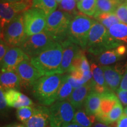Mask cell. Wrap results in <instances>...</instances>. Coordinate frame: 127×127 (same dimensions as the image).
I'll return each instance as SVG.
<instances>
[{
  "label": "cell",
  "mask_w": 127,
  "mask_h": 127,
  "mask_svg": "<svg viewBox=\"0 0 127 127\" xmlns=\"http://www.w3.org/2000/svg\"><path fill=\"white\" fill-rule=\"evenodd\" d=\"M50 126L63 127L65 124L72 121L75 108L68 100L56 101L50 108Z\"/></svg>",
  "instance_id": "cell-7"
},
{
  "label": "cell",
  "mask_w": 127,
  "mask_h": 127,
  "mask_svg": "<svg viewBox=\"0 0 127 127\" xmlns=\"http://www.w3.org/2000/svg\"><path fill=\"white\" fill-rule=\"evenodd\" d=\"M77 0H62L59 4L61 10L69 14L74 18L78 14Z\"/></svg>",
  "instance_id": "cell-30"
},
{
  "label": "cell",
  "mask_w": 127,
  "mask_h": 127,
  "mask_svg": "<svg viewBox=\"0 0 127 127\" xmlns=\"http://www.w3.org/2000/svg\"><path fill=\"white\" fill-rule=\"evenodd\" d=\"M124 113H125L127 115V106L125 107L124 108Z\"/></svg>",
  "instance_id": "cell-44"
},
{
  "label": "cell",
  "mask_w": 127,
  "mask_h": 127,
  "mask_svg": "<svg viewBox=\"0 0 127 127\" xmlns=\"http://www.w3.org/2000/svg\"><path fill=\"white\" fill-rule=\"evenodd\" d=\"M120 4V0H96V10L95 14L114 12Z\"/></svg>",
  "instance_id": "cell-26"
},
{
  "label": "cell",
  "mask_w": 127,
  "mask_h": 127,
  "mask_svg": "<svg viewBox=\"0 0 127 127\" xmlns=\"http://www.w3.org/2000/svg\"><path fill=\"white\" fill-rule=\"evenodd\" d=\"M16 71L20 77L21 86L25 88H32L39 78L44 76L43 74L36 68L31 60H24L18 65Z\"/></svg>",
  "instance_id": "cell-10"
},
{
  "label": "cell",
  "mask_w": 127,
  "mask_h": 127,
  "mask_svg": "<svg viewBox=\"0 0 127 127\" xmlns=\"http://www.w3.org/2000/svg\"><path fill=\"white\" fill-rule=\"evenodd\" d=\"M95 21L86 15L78 14L71 20L67 38L85 50L89 32Z\"/></svg>",
  "instance_id": "cell-5"
},
{
  "label": "cell",
  "mask_w": 127,
  "mask_h": 127,
  "mask_svg": "<svg viewBox=\"0 0 127 127\" xmlns=\"http://www.w3.org/2000/svg\"><path fill=\"white\" fill-rule=\"evenodd\" d=\"M109 34L115 42L124 45L127 44V24L120 23L112 25L108 30Z\"/></svg>",
  "instance_id": "cell-22"
},
{
  "label": "cell",
  "mask_w": 127,
  "mask_h": 127,
  "mask_svg": "<svg viewBox=\"0 0 127 127\" xmlns=\"http://www.w3.org/2000/svg\"><path fill=\"white\" fill-rule=\"evenodd\" d=\"M125 55L122 54L118 47L107 51L97 56V63L100 66L109 65L123 59Z\"/></svg>",
  "instance_id": "cell-21"
},
{
  "label": "cell",
  "mask_w": 127,
  "mask_h": 127,
  "mask_svg": "<svg viewBox=\"0 0 127 127\" xmlns=\"http://www.w3.org/2000/svg\"><path fill=\"white\" fill-rule=\"evenodd\" d=\"M60 43L63 47V57L60 74H64L69 72L74 58L81 50L79 46L68 38Z\"/></svg>",
  "instance_id": "cell-13"
},
{
  "label": "cell",
  "mask_w": 127,
  "mask_h": 127,
  "mask_svg": "<svg viewBox=\"0 0 127 127\" xmlns=\"http://www.w3.org/2000/svg\"><path fill=\"white\" fill-rule=\"evenodd\" d=\"M56 1H57V2H58V4H59V3H60V2H61L62 0H56Z\"/></svg>",
  "instance_id": "cell-45"
},
{
  "label": "cell",
  "mask_w": 127,
  "mask_h": 127,
  "mask_svg": "<svg viewBox=\"0 0 127 127\" xmlns=\"http://www.w3.org/2000/svg\"><path fill=\"white\" fill-rule=\"evenodd\" d=\"M50 123V108L47 106L37 105L35 107L33 115L24 125L25 127H48Z\"/></svg>",
  "instance_id": "cell-16"
},
{
  "label": "cell",
  "mask_w": 127,
  "mask_h": 127,
  "mask_svg": "<svg viewBox=\"0 0 127 127\" xmlns=\"http://www.w3.org/2000/svg\"><path fill=\"white\" fill-rule=\"evenodd\" d=\"M117 127H127V115L125 113L117 121Z\"/></svg>",
  "instance_id": "cell-38"
},
{
  "label": "cell",
  "mask_w": 127,
  "mask_h": 127,
  "mask_svg": "<svg viewBox=\"0 0 127 127\" xmlns=\"http://www.w3.org/2000/svg\"><path fill=\"white\" fill-rule=\"evenodd\" d=\"M58 4L56 0H32V7L40 9L47 17L56 10Z\"/></svg>",
  "instance_id": "cell-24"
},
{
  "label": "cell",
  "mask_w": 127,
  "mask_h": 127,
  "mask_svg": "<svg viewBox=\"0 0 127 127\" xmlns=\"http://www.w3.org/2000/svg\"><path fill=\"white\" fill-rule=\"evenodd\" d=\"M117 95L121 104L125 107L127 106V90H119L117 92Z\"/></svg>",
  "instance_id": "cell-37"
},
{
  "label": "cell",
  "mask_w": 127,
  "mask_h": 127,
  "mask_svg": "<svg viewBox=\"0 0 127 127\" xmlns=\"http://www.w3.org/2000/svg\"><path fill=\"white\" fill-rule=\"evenodd\" d=\"M94 17L108 30L112 25L121 23L115 12H102L96 14L94 15Z\"/></svg>",
  "instance_id": "cell-25"
},
{
  "label": "cell",
  "mask_w": 127,
  "mask_h": 127,
  "mask_svg": "<svg viewBox=\"0 0 127 127\" xmlns=\"http://www.w3.org/2000/svg\"><path fill=\"white\" fill-rule=\"evenodd\" d=\"M35 111L34 106H27L17 108L16 115L17 118L20 121L25 123L33 115Z\"/></svg>",
  "instance_id": "cell-31"
},
{
  "label": "cell",
  "mask_w": 127,
  "mask_h": 127,
  "mask_svg": "<svg viewBox=\"0 0 127 127\" xmlns=\"http://www.w3.org/2000/svg\"><path fill=\"white\" fill-rule=\"evenodd\" d=\"M92 90L93 86L91 80L82 86L74 89L70 96L68 98V101L75 109L81 108L82 106L85 103L87 96Z\"/></svg>",
  "instance_id": "cell-18"
},
{
  "label": "cell",
  "mask_w": 127,
  "mask_h": 127,
  "mask_svg": "<svg viewBox=\"0 0 127 127\" xmlns=\"http://www.w3.org/2000/svg\"><path fill=\"white\" fill-rule=\"evenodd\" d=\"M123 1H124V2H126V3H127V0H123Z\"/></svg>",
  "instance_id": "cell-46"
},
{
  "label": "cell",
  "mask_w": 127,
  "mask_h": 127,
  "mask_svg": "<svg viewBox=\"0 0 127 127\" xmlns=\"http://www.w3.org/2000/svg\"><path fill=\"white\" fill-rule=\"evenodd\" d=\"M104 72L107 86L111 91L116 93L120 87L124 72L123 69L115 66H101Z\"/></svg>",
  "instance_id": "cell-15"
},
{
  "label": "cell",
  "mask_w": 127,
  "mask_h": 127,
  "mask_svg": "<svg viewBox=\"0 0 127 127\" xmlns=\"http://www.w3.org/2000/svg\"><path fill=\"white\" fill-rule=\"evenodd\" d=\"M63 127H82V125H80L74 123H69L64 125V126Z\"/></svg>",
  "instance_id": "cell-40"
},
{
  "label": "cell",
  "mask_w": 127,
  "mask_h": 127,
  "mask_svg": "<svg viewBox=\"0 0 127 127\" xmlns=\"http://www.w3.org/2000/svg\"><path fill=\"white\" fill-rule=\"evenodd\" d=\"M50 127H51V126H50Z\"/></svg>",
  "instance_id": "cell-48"
},
{
  "label": "cell",
  "mask_w": 127,
  "mask_h": 127,
  "mask_svg": "<svg viewBox=\"0 0 127 127\" xmlns=\"http://www.w3.org/2000/svg\"><path fill=\"white\" fill-rule=\"evenodd\" d=\"M4 92L5 98L8 107L14 108V105L17 102L20 98L21 93L14 89L5 90Z\"/></svg>",
  "instance_id": "cell-32"
},
{
  "label": "cell",
  "mask_w": 127,
  "mask_h": 127,
  "mask_svg": "<svg viewBox=\"0 0 127 127\" xmlns=\"http://www.w3.org/2000/svg\"><path fill=\"white\" fill-rule=\"evenodd\" d=\"M77 8L84 15L94 17L96 10V0H81L77 2Z\"/></svg>",
  "instance_id": "cell-28"
},
{
  "label": "cell",
  "mask_w": 127,
  "mask_h": 127,
  "mask_svg": "<svg viewBox=\"0 0 127 127\" xmlns=\"http://www.w3.org/2000/svg\"><path fill=\"white\" fill-rule=\"evenodd\" d=\"M96 120L95 115H89L85 109L80 108L75 112L72 123L82 125L84 127H92Z\"/></svg>",
  "instance_id": "cell-23"
},
{
  "label": "cell",
  "mask_w": 127,
  "mask_h": 127,
  "mask_svg": "<svg viewBox=\"0 0 127 127\" xmlns=\"http://www.w3.org/2000/svg\"><path fill=\"white\" fill-rule=\"evenodd\" d=\"M30 57L20 47H10L1 63V72L15 71L21 63L30 60Z\"/></svg>",
  "instance_id": "cell-12"
},
{
  "label": "cell",
  "mask_w": 127,
  "mask_h": 127,
  "mask_svg": "<svg viewBox=\"0 0 127 127\" xmlns=\"http://www.w3.org/2000/svg\"><path fill=\"white\" fill-rule=\"evenodd\" d=\"M63 74L45 75L38 79L32 87V94L41 105H52L57 101L58 93L63 80Z\"/></svg>",
  "instance_id": "cell-1"
},
{
  "label": "cell",
  "mask_w": 127,
  "mask_h": 127,
  "mask_svg": "<svg viewBox=\"0 0 127 127\" xmlns=\"http://www.w3.org/2000/svg\"><path fill=\"white\" fill-rule=\"evenodd\" d=\"M101 103V94L92 90L89 93L84 103L85 110L89 115H96L99 110Z\"/></svg>",
  "instance_id": "cell-20"
},
{
  "label": "cell",
  "mask_w": 127,
  "mask_h": 127,
  "mask_svg": "<svg viewBox=\"0 0 127 127\" xmlns=\"http://www.w3.org/2000/svg\"><path fill=\"white\" fill-rule=\"evenodd\" d=\"M119 89L122 90H127V63L126 64V66H125L123 78L122 79L120 87Z\"/></svg>",
  "instance_id": "cell-39"
},
{
  "label": "cell",
  "mask_w": 127,
  "mask_h": 127,
  "mask_svg": "<svg viewBox=\"0 0 127 127\" xmlns=\"http://www.w3.org/2000/svg\"><path fill=\"white\" fill-rule=\"evenodd\" d=\"M73 17L61 9H56L47 17L45 31L55 42H61L67 37Z\"/></svg>",
  "instance_id": "cell-4"
},
{
  "label": "cell",
  "mask_w": 127,
  "mask_h": 127,
  "mask_svg": "<svg viewBox=\"0 0 127 127\" xmlns=\"http://www.w3.org/2000/svg\"><path fill=\"white\" fill-rule=\"evenodd\" d=\"M23 16L27 36L45 31L47 16L40 9L32 7L23 12Z\"/></svg>",
  "instance_id": "cell-8"
},
{
  "label": "cell",
  "mask_w": 127,
  "mask_h": 127,
  "mask_svg": "<svg viewBox=\"0 0 127 127\" xmlns=\"http://www.w3.org/2000/svg\"><path fill=\"white\" fill-rule=\"evenodd\" d=\"M90 67L93 74V79H91L93 90L101 94L111 90L106 83L104 72L101 66L95 62L91 61L90 62Z\"/></svg>",
  "instance_id": "cell-17"
},
{
  "label": "cell",
  "mask_w": 127,
  "mask_h": 127,
  "mask_svg": "<svg viewBox=\"0 0 127 127\" xmlns=\"http://www.w3.org/2000/svg\"><path fill=\"white\" fill-rule=\"evenodd\" d=\"M23 0H1V2H20Z\"/></svg>",
  "instance_id": "cell-43"
},
{
  "label": "cell",
  "mask_w": 127,
  "mask_h": 127,
  "mask_svg": "<svg viewBox=\"0 0 127 127\" xmlns=\"http://www.w3.org/2000/svg\"><path fill=\"white\" fill-rule=\"evenodd\" d=\"M120 45L111 37L108 29L98 21H95L89 32L85 50L91 54L98 56Z\"/></svg>",
  "instance_id": "cell-3"
},
{
  "label": "cell",
  "mask_w": 127,
  "mask_h": 127,
  "mask_svg": "<svg viewBox=\"0 0 127 127\" xmlns=\"http://www.w3.org/2000/svg\"><path fill=\"white\" fill-rule=\"evenodd\" d=\"M54 42L55 41L45 31H44L39 34L27 36L20 48L32 58L42 52Z\"/></svg>",
  "instance_id": "cell-9"
},
{
  "label": "cell",
  "mask_w": 127,
  "mask_h": 127,
  "mask_svg": "<svg viewBox=\"0 0 127 127\" xmlns=\"http://www.w3.org/2000/svg\"><path fill=\"white\" fill-rule=\"evenodd\" d=\"M123 113L124 108L123 104L119 100L108 114L107 117V125H109L114 122L117 121Z\"/></svg>",
  "instance_id": "cell-29"
},
{
  "label": "cell",
  "mask_w": 127,
  "mask_h": 127,
  "mask_svg": "<svg viewBox=\"0 0 127 127\" xmlns=\"http://www.w3.org/2000/svg\"><path fill=\"white\" fill-rule=\"evenodd\" d=\"M114 12L120 20L121 23L127 24V3L123 2L120 4Z\"/></svg>",
  "instance_id": "cell-33"
},
{
  "label": "cell",
  "mask_w": 127,
  "mask_h": 127,
  "mask_svg": "<svg viewBox=\"0 0 127 127\" xmlns=\"http://www.w3.org/2000/svg\"><path fill=\"white\" fill-rule=\"evenodd\" d=\"M0 84L1 88L4 91L9 89L17 90L21 87L20 77L16 70L1 72Z\"/></svg>",
  "instance_id": "cell-19"
},
{
  "label": "cell",
  "mask_w": 127,
  "mask_h": 127,
  "mask_svg": "<svg viewBox=\"0 0 127 127\" xmlns=\"http://www.w3.org/2000/svg\"><path fill=\"white\" fill-rule=\"evenodd\" d=\"M92 127H112L109 126V125L105 124L98 122V123H95L94 124V125L92 126Z\"/></svg>",
  "instance_id": "cell-41"
},
{
  "label": "cell",
  "mask_w": 127,
  "mask_h": 127,
  "mask_svg": "<svg viewBox=\"0 0 127 127\" xmlns=\"http://www.w3.org/2000/svg\"><path fill=\"white\" fill-rule=\"evenodd\" d=\"M32 105H34V103H33L32 101L30 98H28L27 96L21 93L20 98H19L17 102L14 105V108H19L21 107Z\"/></svg>",
  "instance_id": "cell-34"
},
{
  "label": "cell",
  "mask_w": 127,
  "mask_h": 127,
  "mask_svg": "<svg viewBox=\"0 0 127 127\" xmlns=\"http://www.w3.org/2000/svg\"><path fill=\"white\" fill-rule=\"evenodd\" d=\"M5 127H25V126L24 125L20 124H14L7 125Z\"/></svg>",
  "instance_id": "cell-42"
},
{
  "label": "cell",
  "mask_w": 127,
  "mask_h": 127,
  "mask_svg": "<svg viewBox=\"0 0 127 127\" xmlns=\"http://www.w3.org/2000/svg\"><path fill=\"white\" fill-rule=\"evenodd\" d=\"M117 95L111 90L101 94V103L99 110L95 115L96 120L99 123L107 124V117L114 106L119 101Z\"/></svg>",
  "instance_id": "cell-14"
},
{
  "label": "cell",
  "mask_w": 127,
  "mask_h": 127,
  "mask_svg": "<svg viewBox=\"0 0 127 127\" xmlns=\"http://www.w3.org/2000/svg\"><path fill=\"white\" fill-rule=\"evenodd\" d=\"M10 47L11 46H9L2 38H1V40H0V61L3 60Z\"/></svg>",
  "instance_id": "cell-35"
},
{
  "label": "cell",
  "mask_w": 127,
  "mask_h": 127,
  "mask_svg": "<svg viewBox=\"0 0 127 127\" xmlns=\"http://www.w3.org/2000/svg\"><path fill=\"white\" fill-rule=\"evenodd\" d=\"M28 4L26 1L16 2H1L0 4V25L1 31L4 27L17 16L27 9Z\"/></svg>",
  "instance_id": "cell-11"
},
{
  "label": "cell",
  "mask_w": 127,
  "mask_h": 127,
  "mask_svg": "<svg viewBox=\"0 0 127 127\" xmlns=\"http://www.w3.org/2000/svg\"><path fill=\"white\" fill-rule=\"evenodd\" d=\"M74 88L68 78V74L64 75L63 80L60 85L59 91L58 93L57 101H63L68 99Z\"/></svg>",
  "instance_id": "cell-27"
},
{
  "label": "cell",
  "mask_w": 127,
  "mask_h": 127,
  "mask_svg": "<svg viewBox=\"0 0 127 127\" xmlns=\"http://www.w3.org/2000/svg\"><path fill=\"white\" fill-rule=\"evenodd\" d=\"M0 107H1V114H4L7 110L8 105L7 101H6L5 98L4 90L1 88L0 90Z\"/></svg>",
  "instance_id": "cell-36"
},
{
  "label": "cell",
  "mask_w": 127,
  "mask_h": 127,
  "mask_svg": "<svg viewBox=\"0 0 127 127\" xmlns=\"http://www.w3.org/2000/svg\"><path fill=\"white\" fill-rule=\"evenodd\" d=\"M27 36L23 13L17 16L1 31V38L11 47H20Z\"/></svg>",
  "instance_id": "cell-6"
},
{
  "label": "cell",
  "mask_w": 127,
  "mask_h": 127,
  "mask_svg": "<svg viewBox=\"0 0 127 127\" xmlns=\"http://www.w3.org/2000/svg\"><path fill=\"white\" fill-rule=\"evenodd\" d=\"M81 1V0H77V2H79V1Z\"/></svg>",
  "instance_id": "cell-47"
},
{
  "label": "cell",
  "mask_w": 127,
  "mask_h": 127,
  "mask_svg": "<svg viewBox=\"0 0 127 127\" xmlns=\"http://www.w3.org/2000/svg\"><path fill=\"white\" fill-rule=\"evenodd\" d=\"M63 47L58 42H54L42 52L31 58V62L38 70L45 75L60 74Z\"/></svg>",
  "instance_id": "cell-2"
}]
</instances>
